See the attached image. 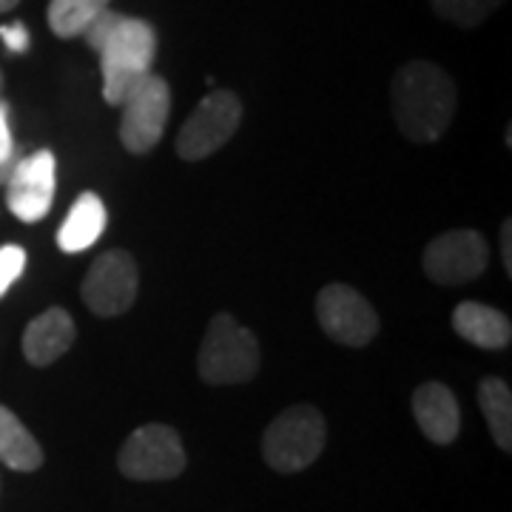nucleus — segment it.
<instances>
[{"mask_svg": "<svg viewBox=\"0 0 512 512\" xmlns=\"http://www.w3.org/2000/svg\"><path fill=\"white\" fill-rule=\"evenodd\" d=\"M83 40L100 57L103 100L120 106L146 74H151L157 57V32L148 20L128 18L123 12L106 9L83 29Z\"/></svg>", "mask_w": 512, "mask_h": 512, "instance_id": "1", "label": "nucleus"}, {"mask_svg": "<svg viewBox=\"0 0 512 512\" xmlns=\"http://www.w3.org/2000/svg\"><path fill=\"white\" fill-rule=\"evenodd\" d=\"M399 131L410 143H436L453 123L458 92L453 77L430 60H410L390 83Z\"/></svg>", "mask_w": 512, "mask_h": 512, "instance_id": "2", "label": "nucleus"}, {"mask_svg": "<svg viewBox=\"0 0 512 512\" xmlns=\"http://www.w3.org/2000/svg\"><path fill=\"white\" fill-rule=\"evenodd\" d=\"M325 416L313 404L282 410L262 436V458L276 473H299L325 450Z\"/></svg>", "mask_w": 512, "mask_h": 512, "instance_id": "3", "label": "nucleus"}, {"mask_svg": "<svg viewBox=\"0 0 512 512\" xmlns=\"http://www.w3.org/2000/svg\"><path fill=\"white\" fill-rule=\"evenodd\" d=\"M259 342L231 313H217L205 330L197 356L200 379L208 384L251 382L259 370Z\"/></svg>", "mask_w": 512, "mask_h": 512, "instance_id": "4", "label": "nucleus"}, {"mask_svg": "<svg viewBox=\"0 0 512 512\" xmlns=\"http://www.w3.org/2000/svg\"><path fill=\"white\" fill-rule=\"evenodd\" d=\"M188 456L177 430L168 424L137 427L120 447L117 467L131 481H171L185 470Z\"/></svg>", "mask_w": 512, "mask_h": 512, "instance_id": "5", "label": "nucleus"}, {"mask_svg": "<svg viewBox=\"0 0 512 512\" xmlns=\"http://www.w3.org/2000/svg\"><path fill=\"white\" fill-rule=\"evenodd\" d=\"M239 120H242V103L234 92L217 89L208 97H202L197 109L185 120L180 134H177V154L197 163L220 151L234 134H237Z\"/></svg>", "mask_w": 512, "mask_h": 512, "instance_id": "6", "label": "nucleus"}, {"mask_svg": "<svg viewBox=\"0 0 512 512\" xmlns=\"http://www.w3.org/2000/svg\"><path fill=\"white\" fill-rule=\"evenodd\" d=\"M120 140L131 154H148L163 140L165 123L171 114V89L160 74H146L120 103Z\"/></svg>", "mask_w": 512, "mask_h": 512, "instance_id": "7", "label": "nucleus"}, {"mask_svg": "<svg viewBox=\"0 0 512 512\" xmlns=\"http://www.w3.org/2000/svg\"><path fill=\"white\" fill-rule=\"evenodd\" d=\"M316 319L333 342L348 348H365L379 333V313L362 293L342 282L319 291Z\"/></svg>", "mask_w": 512, "mask_h": 512, "instance_id": "8", "label": "nucleus"}, {"mask_svg": "<svg viewBox=\"0 0 512 512\" xmlns=\"http://www.w3.org/2000/svg\"><path fill=\"white\" fill-rule=\"evenodd\" d=\"M137 291H140V274L131 254L106 251L92 262L80 296L86 308L97 316H120L134 305Z\"/></svg>", "mask_w": 512, "mask_h": 512, "instance_id": "9", "label": "nucleus"}, {"mask_svg": "<svg viewBox=\"0 0 512 512\" xmlns=\"http://www.w3.org/2000/svg\"><path fill=\"white\" fill-rule=\"evenodd\" d=\"M490 248L478 231L458 228L424 248V274L436 285H467L487 271Z\"/></svg>", "mask_w": 512, "mask_h": 512, "instance_id": "10", "label": "nucleus"}, {"mask_svg": "<svg viewBox=\"0 0 512 512\" xmlns=\"http://www.w3.org/2000/svg\"><path fill=\"white\" fill-rule=\"evenodd\" d=\"M57 188V160L52 151H35L23 157L12 177L6 180V205L23 222H40L52 202Z\"/></svg>", "mask_w": 512, "mask_h": 512, "instance_id": "11", "label": "nucleus"}, {"mask_svg": "<svg viewBox=\"0 0 512 512\" xmlns=\"http://www.w3.org/2000/svg\"><path fill=\"white\" fill-rule=\"evenodd\" d=\"M413 416L424 433V439L433 444H450L458 439L461 430V410L456 396L447 384L424 382L413 393Z\"/></svg>", "mask_w": 512, "mask_h": 512, "instance_id": "12", "label": "nucleus"}, {"mask_svg": "<svg viewBox=\"0 0 512 512\" xmlns=\"http://www.w3.org/2000/svg\"><path fill=\"white\" fill-rule=\"evenodd\" d=\"M74 336H77V328H74L72 316L63 308H49L46 313L35 316L23 333V356L35 367H49L72 348Z\"/></svg>", "mask_w": 512, "mask_h": 512, "instance_id": "13", "label": "nucleus"}, {"mask_svg": "<svg viewBox=\"0 0 512 512\" xmlns=\"http://www.w3.org/2000/svg\"><path fill=\"white\" fill-rule=\"evenodd\" d=\"M453 328L461 339L484 350L510 348V316L481 302H461L453 311Z\"/></svg>", "mask_w": 512, "mask_h": 512, "instance_id": "14", "label": "nucleus"}, {"mask_svg": "<svg viewBox=\"0 0 512 512\" xmlns=\"http://www.w3.org/2000/svg\"><path fill=\"white\" fill-rule=\"evenodd\" d=\"M106 205L103 200L92 194V191H86V194H80L77 200H74L72 211L66 214V220L60 225V231H57V245H60V251H66V254H80V251H86V248H92L94 242L100 239V234L106 231Z\"/></svg>", "mask_w": 512, "mask_h": 512, "instance_id": "15", "label": "nucleus"}, {"mask_svg": "<svg viewBox=\"0 0 512 512\" xmlns=\"http://www.w3.org/2000/svg\"><path fill=\"white\" fill-rule=\"evenodd\" d=\"M0 461L18 473H35L43 464V450L35 436L3 404H0Z\"/></svg>", "mask_w": 512, "mask_h": 512, "instance_id": "16", "label": "nucleus"}, {"mask_svg": "<svg viewBox=\"0 0 512 512\" xmlns=\"http://www.w3.org/2000/svg\"><path fill=\"white\" fill-rule=\"evenodd\" d=\"M478 404H481V413L487 419L490 427V436L493 441L510 453L512 450V393L504 379L498 376H487L478 384Z\"/></svg>", "mask_w": 512, "mask_h": 512, "instance_id": "17", "label": "nucleus"}, {"mask_svg": "<svg viewBox=\"0 0 512 512\" xmlns=\"http://www.w3.org/2000/svg\"><path fill=\"white\" fill-rule=\"evenodd\" d=\"M111 0H52L49 3V26L57 37L69 40L80 37L83 29L92 23L100 12L109 9Z\"/></svg>", "mask_w": 512, "mask_h": 512, "instance_id": "18", "label": "nucleus"}, {"mask_svg": "<svg viewBox=\"0 0 512 512\" xmlns=\"http://www.w3.org/2000/svg\"><path fill=\"white\" fill-rule=\"evenodd\" d=\"M504 0H430L433 12L458 29H476Z\"/></svg>", "mask_w": 512, "mask_h": 512, "instance_id": "19", "label": "nucleus"}, {"mask_svg": "<svg viewBox=\"0 0 512 512\" xmlns=\"http://www.w3.org/2000/svg\"><path fill=\"white\" fill-rule=\"evenodd\" d=\"M23 160V151L12 137V126H9V103L0 100V185H6V180L12 177V171L18 168Z\"/></svg>", "mask_w": 512, "mask_h": 512, "instance_id": "20", "label": "nucleus"}, {"mask_svg": "<svg viewBox=\"0 0 512 512\" xmlns=\"http://www.w3.org/2000/svg\"><path fill=\"white\" fill-rule=\"evenodd\" d=\"M26 268V251L20 245H3L0 248V299L15 285Z\"/></svg>", "mask_w": 512, "mask_h": 512, "instance_id": "21", "label": "nucleus"}, {"mask_svg": "<svg viewBox=\"0 0 512 512\" xmlns=\"http://www.w3.org/2000/svg\"><path fill=\"white\" fill-rule=\"evenodd\" d=\"M0 40H3V46L12 55L29 52V29L23 23H6V26H0Z\"/></svg>", "mask_w": 512, "mask_h": 512, "instance_id": "22", "label": "nucleus"}, {"mask_svg": "<svg viewBox=\"0 0 512 512\" xmlns=\"http://www.w3.org/2000/svg\"><path fill=\"white\" fill-rule=\"evenodd\" d=\"M501 256H504L507 276H512V222L510 220L501 225Z\"/></svg>", "mask_w": 512, "mask_h": 512, "instance_id": "23", "label": "nucleus"}, {"mask_svg": "<svg viewBox=\"0 0 512 512\" xmlns=\"http://www.w3.org/2000/svg\"><path fill=\"white\" fill-rule=\"evenodd\" d=\"M18 3H20V0H0V15H3V12H12V9H15Z\"/></svg>", "mask_w": 512, "mask_h": 512, "instance_id": "24", "label": "nucleus"}, {"mask_svg": "<svg viewBox=\"0 0 512 512\" xmlns=\"http://www.w3.org/2000/svg\"><path fill=\"white\" fill-rule=\"evenodd\" d=\"M0 89H3V74H0Z\"/></svg>", "mask_w": 512, "mask_h": 512, "instance_id": "25", "label": "nucleus"}]
</instances>
